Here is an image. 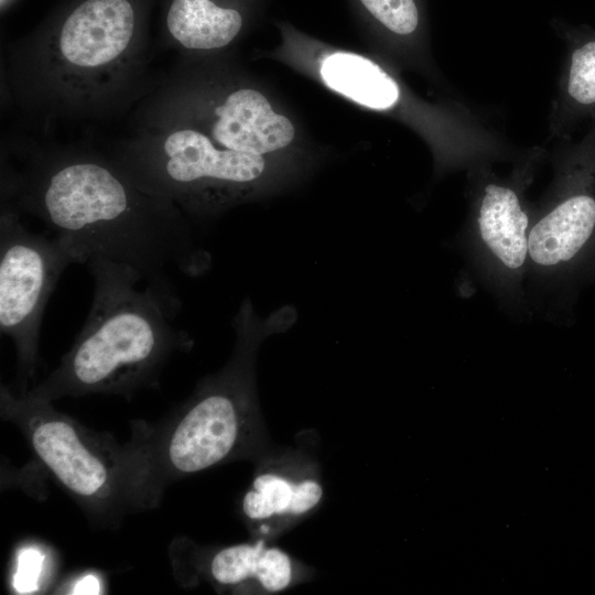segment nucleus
Wrapping results in <instances>:
<instances>
[{"label":"nucleus","mask_w":595,"mask_h":595,"mask_svg":"<svg viewBox=\"0 0 595 595\" xmlns=\"http://www.w3.org/2000/svg\"><path fill=\"white\" fill-rule=\"evenodd\" d=\"M44 563V554L36 548H24L18 555L13 586L18 593H33L39 588V581Z\"/></svg>","instance_id":"17"},{"label":"nucleus","mask_w":595,"mask_h":595,"mask_svg":"<svg viewBox=\"0 0 595 595\" xmlns=\"http://www.w3.org/2000/svg\"><path fill=\"white\" fill-rule=\"evenodd\" d=\"M18 207L69 242L80 263L94 256L128 264L143 284L180 300L173 272L207 267L173 203L141 190L121 170L90 158L36 162L10 180Z\"/></svg>","instance_id":"1"},{"label":"nucleus","mask_w":595,"mask_h":595,"mask_svg":"<svg viewBox=\"0 0 595 595\" xmlns=\"http://www.w3.org/2000/svg\"><path fill=\"white\" fill-rule=\"evenodd\" d=\"M127 0H86L65 20L57 40L61 60L77 69H95L118 60L134 32Z\"/></svg>","instance_id":"8"},{"label":"nucleus","mask_w":595,"mask_h":595,"mask_svg":"<svg viewBox=\"0 0 595 595\" xmlns=\"http://www.w3.org/2000/svg\"><path fill=\"white\" fill-rule=\"evenodd\" d=\"M325 84L366 107L388 110L400 98L397 82L372 61L354 53L337 52L321 67Z\"/></svg>","instance_id":"14"},{"label":"nucleus","mask_w":595,"mask_h":595,"mask_svg":"<svg viewBox=\"0 0 595 595\" xmlns=\"http://www.w3.org/2000/svg\"><path fill=\"white\" fill-rule=\"evenodd\" d=\"M280 322L259 317L246 299L234 318V357L199 388L175 426L167 446L173 467L194 474L229 457L259 419L253 363L260 343Z\"/></svg>","instance_id":"5"},{"label":"nucleus","mask_w":595,"mask_h":595,"mask_svg":"<svg viewBox=\"0 0 595 595\" xmlns=\"http://www.w3.org/2000/svg\"><path fill=\"white\" fill-rule=\"evenodd\" d=\"M215 113L213 137L225 149L262 155L285 148L294 137L292 122L253 89L231 93Z\"/></svg>","instance_id":"11"},{"label":"nucleus","mask_w":595,"mask_h":595,"mask_svg":"<svg viewBox=\"0 0 595 595\" xmlns=\"http://www.w3.org/2000/svg\"><path fill=\"white\" fill-rule=\"evenodd\" d=\"M578 282L581 288L584 284L595 283V240L580 268Z\"/></svg>","instance_id":"18"},{"label":"nucleus","mask_w":595,"mask_h":595,"mask_svg":"<svg viewBox=\"0 0 595 595\" xmlns=\"http://www.w3.org/2000/svg\"><path fill=\"white\" fill-rule=\"evenodd\" d=\"M262 155L218 149L202 132L194 129L172 131L160 149L149 155L126 161L121 170L144 192L177 201L193 210L217 205L219 191L261 180L266 173Z\"/></svg>","instance_id":"7"},{"label":"nucleus","mask_w":595,"mask_h":595,"mask_svg":"<svg viewBox=\"0 0 595 595\" xmlns=\"http://www.w3.org/2000/svg\"><path fill=\"white\" fill-rule=\"evenodd\" d=\"M166 24L184 47L219 48L231 42L242 25L241 14L210 0H173Z\"/></svg>","instance_id":"15"},{"label":"nucleus","mask_w":595,"mask_h":595,"mask_svg":"<svg viewBox=\"0 0 595 595\" xmlns=\"http://www.w3.org/2000/svg\"><path fill=\"white\" fill-rule=\"evenodd\" d=\"M88 316L61 367L33 399L53 393L129 391L147 382L176 348L190 344L173 320L181 301L144 285L128 264L94 256Z\"/></svg>","instance_id":"2"},{"label":"nucleus","mask_w":595,"mask_h":595,"mask_svg":"<svg viewBox=\"0 0 595 595\" xmlns=\"http://www.w3.org/2000/svg\"><path fill=\"white\" fill-rule=\"evenodd\" d=\"M80 263L73 247L54 235L26 229L15 212L0 220V328L17 348L21 366L32 371L37 359L44 310L62 273Z\"/></svg>","instance_id":"6"},{"label":"nucleus","mask_w":595,"mask_h":595,"mask_svg":"<svg viewBox=\"0 0 595 595\" xmlns=\"http://www.w3.org/2000/svg\"><path fill=\"white\" fill-rule=\"evenodd\" d=\"M304 567L288 552L264 538L217 551L209 562L212 578L225 586L252 585L275 594L289 589L304 577Z\"/></svg>","instance_id":"13"},{"label":"nucleus","mask_w":595,"mask_h":595,"mask_svg":"<svg viewBox=\"0 0 595 595\" xmlns=\"http://www.w3.org/2000/svg\"><path fill=\"white\" fill-rule=\"evenodd\" d=\"M36 421L31 442L41 461L74 494L85 497L100 495L108 483L107 468L85 446L75 428L55 416Z\"/></svg>","instance_id":"12"},{"label":"nucleus","mask_w":595,"mask_h":595,"mask_svg":"<svg viewBox=\"0 0 595 595\" xmlns=\"http://www.w3.org/2000/svg\"><path fill=\"white\" fill-rule=\"evenodd\" d=\"M324 488L312 467L269 462L255 476L241 500L247 520L264 536H273L313 512Z\"/></svg>","instance_id":"9"},{"label":"nucleus","mask_w":595,"mask_h":595,"mask_svg":"<svg viewBox=\"0 0 595 595\" xmlns=\"http://www.w3.org/2000/svg\"><path fill=\"white\" fill-rule=\"evenodd\" d=\"M551 161L553 177L533 203L524 291L530 315L571 323L595 240V121L578 141H556Z\"/></svg>","instance_id":"3"},{"label":"nucleus","mask_w":595,"mask_h":595,"mask_svg":"<svg viewBox=\"0 0 595 595\" xmlns=\"http://www.w3.org/2000/svg\"><path fill=\"white\" fill-rule=\"evenodd\" d=\"M100 582L93 575L88 574L82 577L73 587V594H99L100 593Z\"/></svg>","instance_id":"19"},{"label":"nucleus","mask_w":595,"mask_h":595,"mask_svg":"<svg viewBox=\"0 0 595 595\" xmlns=\"http://www.w3.org/2000/svg\"><path fill=\"white\" fill-rule=\"evenodd\" d=\"M545 151L531 148L500 175L494 164L467 171L468 212L457 244L476 279L502 310L530 315L524 291L533 203L527 197Z\"/></svg>","instance_id":"4"},{"label":"nucleus","mask_w":595,"mask_h":595,"mask_svg":"<svg viewBox=\"0 0 595 595\" xmlns=\"http://www.w3.org/2000/svg\"><path fill=\"white\" fill-rule=\"evenodd\" d=\"M566 52L549 113L550 139L567 140L595 121V29L556 21Z\"/></svg>","instance_id":"10"},{"label":"nucleus","mask_w":595,"mask_h":595,"mask_svg":"<svg viewBox=\"0 0 595 595\" xmlns=\"http://www.w3.org/2000/svg\"><path fill=\"white\" fill-rule=\"evenodd\" d=\"M367 12L387 31L400 37L412 36L421 26L418 0H359Z\"/></svg>","instance_id":"16"}]
</instances>
